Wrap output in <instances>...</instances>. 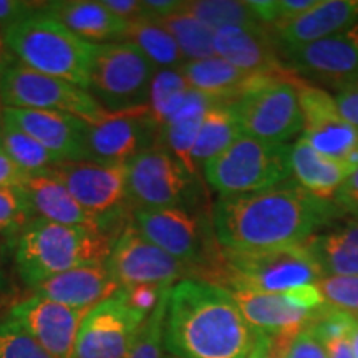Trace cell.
I'll return each mask as SVG.
<instances>
[{"label":"cell","mask_w":358,"mask_h":358,"mask_svg":"<svg viewBox=\"0 0 358 358\" xmlns=\"http://www.w3.org/2000/svg\"><path fill=\"white\" fill-rule=\"evenodd\" d=\"M345 216L335 201L320 199L295 181L239 196H221L211 217L224 250L249 252L301 245L332 219Z\"/></svg>","instance_id":"obj_1"},{"label":"cell","mask_w":358,"mask_h":358,"mask_svg":"<svg viewBox=\"0 0 358 358\" xmlns=\"http://www.w3.org/2000/svg\"><path fill=\"white\" fill-rule=\"evenodd\" d=\"M259 332L248 324L226 289L198 279L171 287L164 350L178 358H249Z\"/></svg>","instance_id":"obj_2"},{"label":"cell","mask_w":358,"mask_h":358,"mask_svg":"<svg viewBox=\"0 0 358 358\" xmlns=\"http://www.w3.org/2000/svg\"><path fill=\"white\" fill-rule=\"evenodd\" d=\"M115 237L100 226H70L34 219L20 232L15 266L29 287L71 268L108 261Z\"/></svg>","instance_id":"obj_3"},{"label":"cell","mask_w":358,"mask_h":358,"mask_svg":"<svg viewBox=\"0 0 358 358\" xmlns=\"http://www.w3.org/2000/svg\"><path fill=\"white\" fill-rule=\"evenodd\" d=\"M3 38L8 53L19 64L80 88H88L93 43L70 32L43 8L7 27Z\"/></svg>","instance_id":"obj_4"},{"label":"cell","mask_w":358,"mask_h":358,"mask_svg":"<svg viewBox=\"0 0 358 358\" xmlns=\"http://www.w3.org/2000/svg\"><path fill=\"white\" fill-rule=\"evenodd\" d=\"M134 226L169 256L198 268V280L213 282L222 266L211 216L187 208L136 209Z\"/></svg>","instance_id":"obj_5"},{"label":"cell","mask_w":358,"mask_h":358,"mask_svg":"<svg viewBox=\"0 0 358 358\" xmlns=\"http://www.w3.org/2000/svg\"><path fill=\"white\" fill-rule=\"evenodd\" d=\"M322 277L319 264L306 244L249 252L222 249V266L211 284L226 290L279 294L299 285L317 284Z\"/></svg>","instance_id":"obj_6"},{"label":"cell","mask_w":358,"mask_h":358,"mask_svg":"<svg viewBox=\"0 0 358 358\" xmlns=\"http://www.w3.org/2000/svg\"><path fill=\"white\" fill-rule=\"evenodd\" d=\"M203 169L206 181L221 196L264 191L289 179L290 146L241 134Z\"/></svg>","instance_id":"obj_7"},{"label":"cell","mask_w":358,"mask_h":358,"mask_svg":"<svg viewBox=\"0 0 358 358\" xmlns=\"http://www.w3.org/2000/svg\"><path fill=\"white\" fill-rule=\"evenodd\" d=\"M156 73L136 45L129 42L93 43L88 93L106 111H124L148 105Z\"/></svg>","instance_id":"obj_8"},{"label":"cell","mask_w":358,"mask_h":358,"mask_svg":"<svg viewBox=\"0 0 358 358\" xmlns=\"http://www.w3.org/2000/svg\"><path fill=\"white\" fill-rule=\"evenodd\" d=\"M299 78L290 69L284 73H262L256 85L234 103L241 133L261 141L285 143L303 131V115L295 88Z\"/></svg>","instance_id":"obj_9"},{"label":"cell","mask_w":358,"mask_h":358,"mask_svg":"<svg viewBox=\"0 0 358 358\" xmlns=\"http://www.w3.org/2000/svg\"><path fill=\"white\" fill-rule=\"evenodd\" d=\"M0 101L3 108L57 111L87 123L106 111L85 88L48 77L19 62L8 64L0 73Z\"/></svg>","instance_id":"obj_10"},{"label":"cell","mask_w":358,"mask_h":358,"mask_svg":"<svg viewBox=\"0 0 358 358\" xmlns=\"http://www.w3.org/2000/svg\"><path fill=\"white\" fill-rule=\"evenodd\" d=\"M128 198L136 209L191 208L196 198V174L178 158L155 145L127 164Z\"/></svg>","instance_id":"obj_11"},{"label":"cell","mask_w":358,"mask_h":358,"mask_svg":"<svg viewBox=\"0 0 358 358\" xmlns=\"http://www.w3.org/2000/svg\"><path fill=\"white\" fill-rule=\"evenodd\" d=\"M106 267L120 289L134 285L173 287L179 280L198 279V268L150 243L134 224H128L116 237Z\"/></svg>","instance_id":"obj_12"},{"label":"cell","mask_w":358,"mask_h":358,"mask_svg":"<svg viewBox=\"0 0 358 358\" xmlns=\"http://www.w3.org/2000/svg\"><path fill=\"white\" fill-rule=\"evenodd\" d=\"M45 171L57 178L103 227L106 222L115 221L129 201L127 164L98 163L92 159L60 161Z\"/></svg>","instance_id":"obj_13"},{"label":"cell","mask_w":358,"mask_h":358,"mask_svg":"<svg viewBox=\"0 0 358 358\" xmlns=\"http://www.w3.org/2000/svg\"><path fill=\"white\" fill-rule=\"evenodd\" d=\"M87 123V122H85ZM159 127L148 105L124 111H105L87 123L88 159L108 164H128L141 151L158 143Z\"/></svg>","instance_id":"obj_14"},{"label":"cell","mask_w":358,"mask_h":358,"mask_svg":"<svg viewBox=\"0 0 358 358\" xmlns=\"http://www.w3.org/2000/svg\"><path fill=\"white\" fill-rule=\"evenodd\" d=\"M145 320L128 306L120 289L85 315L73 358H127Z\"/></svg>","instance_id":"obj_15"},{"label":"cell","mask_w":358,"mask_h":358,"mask_svg":"<svg viewBox=\"0 0 358 358\" xmlns=\"http://www.w3.org/2000/svg\"><path fill=\"white\" fill-rule=\"evenodd\" d=\"M284 64L306 82L325 85L335 92L358 82V22L301 50L282 57Z\"/></svg>","instance_id":"obj_16"},{"label":"cell","mask_w":358,"mask_h":358,"mask_svg":"<svg viewBox=\"0 0 358 358\" xmlns=\"http://www.w3.org/2000/svg\"><path fill=\"white\" fill-rule=\"evenodd\" d=\"M90 310L66 307L34 294L15 303L7 317L22 327L52 358H73L78 330Z\"/></svg>","instance_id":"obj_17"},{"label":"cell","mask_w":358,"mask_h":358,"mask_svg":"<svg viewBox=\"0 0 358 358\" xmlns=\"http://www.w3.org/2000/svg\"><path fill=\"white\" fill-rule=\"evenodd\" d=\"M358 22V0H319L315 7L292 20L271 27L280 55L350 29Z\"/></svg>","instance_id":"obj_18"},{"label":"cell","mask_w":358,"mask_h":358,"mask_svg":"<svg viewBox=\"0 0 358 358\" xmlns=\"http://www.w3.org/2000/svg\"><path fill=\"white\" fill-rule=\"evenodd\" d=\"M2 118L20 128L62 161L88 159L87 123L57 111L3 108Z\"/></svg>","instance_id":"obj_19"},{"label":"cell","mask_w":358,"mask_h":358,"mask_svg":"<svg viewBox=\"0 0 358 358\" xmlns=\"http://www.w3.org/2000/svg\"><path fill=\"white\" fill-rule=\"evenodd\" d=\"M216 57L248 73H284V64L271 30L226 27L214 35Z\"/></svg>","instance_id":"obj_20"},{"label":"cell","mask_w":358,"mask_h":358,"mask_svg":"<svg viewBox=\"0 0 358 358\" xmlns=\"http://www.w3.org/2000/svg\"><path fill=\"white\" fill-rule=\"evenodd\" d=\"M118 290L120 285L111 277L106 262H103L71 268L52 277L34 287V294L66 307L90 310Z\"/></svg>","instance_id":"obj_21"},{"label":"cell","mask_w":358,"mask_h":358,"mask_svg":"<svg viewBox=\"0 0 358 358\" xmlns=\"http://www.w3.org/2000/svg\"><path fill=\"white\" fill-rule=\"evenodd\" d=\"M43 12L90 43L122 42L127 22L118 19L103 0L43 2Z\"/></svg>","instance_id":"obj_22"},{"label":"cell","mask_w":358,"mask_h":358,"mask_svg":"<svg viewBox=\"0 0 358 358\" xmlns=\"http://www.w3.org/2000/svg\"><path fill=\"white\" fill-rule=\"evenodd\" d=\"M248 324L259 334H277L284 330H303L315 312L301 310L289 303L284 294L256 290H227Z\"/></svg>","instance_id":"obj_23"},{"label":"cell","mask_w":358,"mask_h":358,"mask_svg":"<svg viewBox=\"0 0 358 358\" xmlns=\"http://www.w3.org/2000/svg\"><path fill=\"white\" fill-rule=\"evenodd\" d=\"M22 189L37 219L57 224H70V226L103 227L48 171L30 173L22 185Z\"/></svg>","instance_id":"obj_24"},{"label":"cell","mask_w":358,"mask_h":358,"mask_svg":"<svg viewBox=\"0 0 358 358\" xmlns=\"http://www.w3.org/2000/svg\"><path fill=\"white\" fill-rule=\"evenodd\" d=\"M191 90L213 96L224 103H236L252 88L262 73H248L219 57L186 62L179 69Z\"/></svg>","instance_id":"obj_25"},{"label":"cell","mask_w":358,"mask_h":358,"mask_svg":"<svg viewBox=\"0 0 358 358\" xmlns=\"http://www.w3.org/2000/svg\"><path fill=\"white\" fill-rule=\"evenodd\" d=\"M214 103H217V100H214L213 96L204 95L196 90H189L176 113L159 129L156 145L168 150L192 174H198L192 168V148L196 145V138H198L206 111L211 108Z\"/></svg>","instance_id":"obj_26"},{"label":"cell","mask_w":358,"mask_h":358,"mask_svg":"<svg viewBox=\"0 0 358 358\" xmlns=\"http://www.w3.org/2000/svg\"><path fill=\"white\" fill-rule=\"evenodd\" d=\"M306 248L324 277L358 275V217H352L324 234H313Z\"/></svg>","instance_id":"obj_27"},{"label":"cell","mask_w":358,"mask_h":358,"mask_svg":"<svg viewBox=\"0 0 358 358\" xmlns=\"http://www.w3.org/2000/svg\"><path fill=\"white\" fill-rule=\"evenodd\" d=\"M290 169L295 182L320 199H332L350 176L342 163L324 158L303 138L290 146Z\"/></svg>","instance_id":"obj_28"},{"label":"cell","mask_w":358,"mask_h":358,"mask_svg":"<svg viewBox=\"0 0 358 358\" xmlns=\"http://www.w3.org/2000/svg\"><path fill=\"white\" fill-rule=\"evenodd\" d=\"M241 134L243 133L234 113V103H214L206 111L196 145L192 148L191 161L194 171L198 173L199 168H204L209 159L222 153Z\"/></svg>","instance_id":"obj_29"},{"label":"cell","mask_w":358,"mask_h":358,"mask_svg":"<svg viewBox=\"0 0 358 358\" xmlns=\"http://www.w3.org/2000/svg\"><path fill=\"white\" fill-rule=\"evenodd\" d=\"M122 42L136 45L156 70L181 69L186 64L171 34L156 19L129 22Z\"/></svg>","instance_id":"obj_30"},{"label":"cell","mask_w":358,"mask_h":358,"mask_svg":"<svg viewBox=\"0 0 358 358\" xmlns=\"http://www.w3.org/2000/svg\"><path fill=\"white\" fill-rule=\"evenodd\" d=\"M164 29L171 34L181 52L185 62L204 60V58L216 57L214 52V35L216 30L203 24L185 8L174 12L164 19H156Z\"/></svg>","instance_id":"obj_31"},{"label":"cell","mask_w":358,"mask_h":358,"mask_svg":"<svg viewBox=\"0 0 358 358\" xmlns=\"http://www.w3.org/2000/svg\"><path fill=\"white\" fill-rule=\"evenodd\" d=\"M301 138L324 158L342 163L358 145V128L338 115L303 128Z\"/></svg>","instance_id":"obj_32"},{"label":"cell","mask_w":358,"mask_h":358,"mask_svg":"<svg viewBox=\"0 0 358 358\" xmlns=\"http://www.w3.org/2000/svg\"><path fill=\"white\" fill-rule=\"evenodd\" d=\"M186 12L194 15L203 24L213 30L226 29V27H239V29H264V25L250 10L248 2L237 0H191L185 2ZM267 29V27H266Z\"/></svg>","instance_id":"obj_33"},{"label":"cell","mask_w":358,"mask_h":358,"mask_svg":"<svg viewBox=\"0 0 358 358\" xmlns=\"http://www.w3.org/2000/svg\"><path fill=\"white\" fill-rule=\"evenodd\" d=\"M2 150L17 166L29 174L45 171L62 161L37 140H34L30 134L22 131L6 118H2Z\"/></svg>","instance_id":"obj_34"},{"label":"cell","mask_w":358,"mask_h":358,"mask_svg":"<svg viewBox=\"0 0 358 358\" xmlns=\"http://www.w3.org/2000/svg\"><path fill=\"white\" fill-rule=\"evenodd\" d=\"M189 90V85H187L179 69L156 70L150 88L148 108H150L151 118L155 120L159 129L176 113Z\"/></svg>","instance_id":"obj_35"},{"label":"cell","mask_w":358,"mask_h":358,"mask_svg":"<svg viewBox=\"0 0 358 358\" xmlns=\"http://www.w3.org/2000/svg\"><path fill=\"white\" fill-rule=\"evenodd\" d=\"M171 289L164 292L153 313L141 325L131 350L127 358H164V327H166V312Z\"/></svg>","instance_id":"obj_36"},{"label":"cell","mask_w":358,"mask_h":358,"mask_svg":"<svg viewBox=\"0 0 358 358\" xmlns=\"http://www.w3.org/2000/svg\"><path fill=\"white\" fill-rule=\"evenodd\" d=\"M34 213L22 186L0 187V232H22L34 221Z\"/></svg>","instance_id":"obj_37"},{"label":"cell","mask_w":358,"mask_h":358,"mask_svg":"<svg viewBox=\"0 0 358 358\" xmlns=\"http://www.w3.org/2000/svg\"><path fill=\"white\" fill-rule=\"evenodd\" d=\"M325 306L358 317V275H329L317 282Z\"/></svg>","instance_id":"obj_38"},{"label":"cell","mask_w":358,"mask_h":358,"mask_svg":"<svg viewBox=\"0 0 358 358\" xmlns=\"http://www.w3.org/2000/svg\"><path fill=\"white\" fill-rule=\"evenodd\" d=\"M0 358H52L22 327L6 317L0 322Z\"/></svg>","instance_id":"obj_39"},{"label":"cell","mask_w":358,"mask_h":358,"mask_svg":"<svg viewBox=\"0 0 358 358\" xmlns=\"http://www.w3.org/2000/svg\"><path fill=\"white\" fill-rule=\"evenodd\" d=\"M171 287H159V285H134V287L122 289L124 301L134 312L143 317H150L163 297L164 292Z\"/></svg>","instance_id":"obj_40"},{"label":"cell","mask_w":358,"mask_h":358,"mask_svg":"<svg viewBox=\"0 0 358 358\" xmlns=\"http://www.w3.org/2000/svg\"><path fill=\"white\" fill-rule=\"evenodd\" d=\"M43 8L42 2H24V0H0V27L3 30L25 17L34 15Z\"/></svg>","instance_id":"obj_41"},{"label":"cell","mask_w":358,"mask_h":358,"mask_svg":"<svg viewBox=\"0 0 358 358\" xmlns=\"http://www.w3.org/2000/svg\"><path fill=\"white\" fill-rule=\"evenodd\" d=\"M282 294H284V297L287 299L289 303H292L294 307L301 308V310L317 312L319 308L325 306L324 297H322L317 284L299 285V287L289 289Z\"/></svg>","instance_id":"obj_42"},{"label":"cell","mask_w":358,"mask_h":358,"mask_svg":"<svg viewBox=\"0 0 358 358\" xmlns=\"http://www.w3.org/2000/svg\"><path fill=\"white\" fill-rule=\"evenodd\" d=\"M285 358H329V357H327L325 347L322 345L320 340L306 327V329L295 337L292 347L289 348Z\"/></svg>","instance_id":"obj_43"},{"label":"cell","mask_w":358,"mask_h":358,"mask_svg":"<svg viewBox=\"0 0 358 358\" xmlns=\"http://www.w3.org/2000/svg\"><path fill=\"white\" fill-rule=\"evenodd\" d=\"M334 100L338 115L353 127H358V82L337 90Z\"/></svg>","instance_id":"obj_44"},{"label":"cell","mask_w":358,"mask_h":358,"mask_svg":"<svg viewBox=\"0 0 358 358\" xmlns=\"http://www.w3.org/2000/svg\"><path fill=\"white\" fill-rule=\"evenodd\" d=\"M335 204L345 214L358 217V169L348 176L334 196Z\"/></svg>","instance_id":"obj_45"},{"label":"cell","mask_w":358,"mask_h":358,"mask_svg":"<svg viewBox=\"0 0 358 358\" xmlns=\"http://www.w3.org/2000/svg\"><path fill=\"white\" fill-rule=\"evenodd\" d=\"M103 3H105L118 19L124 20L127 24L141 19H150L145 2H138V0H103Z\"/></svg>","instance_id":"obj_46"},{"label":"cell","mask_w":358,"mask_h":358,"mask_svg":"<svg viewBox=\"0 0 358 358\" xmlns=\"http://www.w3.org/2000/svg\"><path fill=\"white\" fill-rule=\"evenodd\" d=\"M29 173L13 163L12 158L3 150H0V187L22 186Z\"/></svg>","instance_id":"obj_47"},{"label":"cell","mask_w":358,"mask_h":358,"mask_svg":"<svg viewBox=\"0 0 358 358\" xmlns=\"http://www.w3.org/2000/svg\"><path fill=\"white\" fill-rule=\"evenodd\" d=\"M145 7L150 19H164V17L181 10L185 7V2H179V0H146Z\"/></svg>","instance_id":"obj_48"},{"label":"cell","mask_w":358,"mask_h":358,"mask_svg":"<svg viewBox=\"0 0 358 358\" xmlns=\"http://www.w3.org/2000/svg\"><path fill=\"white\" fill-rule=\"evenodd\" d=\"M329 358H355L350 337H340L322 343Z\"/></svg>","instance_id":"obj_49"},{"label":"cell","mask_w":358,"mask_h":358,"mask_svg":"<svg viewBox=\"0 0 358 358\" xmlns=\"http://www.w3.org/2000/svg\"><path fill=\"white\" fill-rule=\"evenodd\" d=\"M10 64L8 62V50H7V45H6V38H3V29L0 27V73H2L3 69Z\"/></svg>","instance_id":"obj_50"},{"label":"cell","mask_w":358,"mask_h":358,"mask_svg":"<svg viewBox=\"0 0 358 358\" xmlns=\"http://www.w3.org/2000/svg\"><path fill=\"white\" fill-rule=\"evenodd\" d=\"M342 164H343V166H345V169H347V171L350 173V174H352L353 171H355V169H358V145H357L355 148H353L352 153L348 155L347 158L342 161Z\"/></svg>","instance_id":"obj_51"},{"label":"cell","mask_w":358,"mask_h":358,"mask_svg":"<svg viewBox=\"0 0 358 358\" xmlns=\"http://www.w3.org/2000/svg\"><path fill=\"white\" fill-rule=\"evenodd\" d=\"M350 340H352L353 353H355V358H358V317H357V319H355V324H353V329H352Z\"/></svg>","instance_id":"obj_52"},{"label":"cell","mask_w":358,"mask_h":358,"mask_svg":"<svg viewBox=\"0 0 358 358\" xmlns=\"http://www.w3.org/2000/svg\"><path fill=\"white\" fill-rule=\"evenodd\" d=\"M249 358H266V357H264V355H262V353H261V352H259V350H257V348H256V350H254V352H252V355H250Z\"/></svg>","instance_id":"obj_53"},{"label":"cell","mask_w":358,"mask_h":358,"mask_svg":"<svg viewBox=\"0 0 358 358\" xmlns=\"http://www.w3.org/2000/svg\"><path fill=\"white\" fill-rule=\"evenodd\" d=\"M0 150H2V122H0Z\"/></svg>","instance_id":"obj_54"},{"label":"cell","mask_w":358,"mask_h":358,"mask_svg":"<svg viewBox=\"0 0 358 358\" xmlns=\"http://www.w3.org/2000/svg\"><path fill=\"white\" fill-rule=\"evenodd\" d=\"M164 358H178V357H173V355H166Z\"/></svg>","instance_id":"obj_55"}]
</instances>
